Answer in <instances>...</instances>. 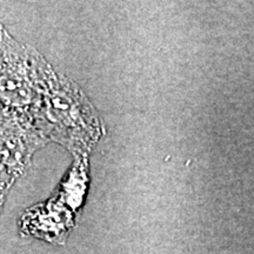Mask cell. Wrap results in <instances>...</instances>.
<instances>
[{"label": "cell", "mask_w": 254, "mask_h": 254, "mask_svg": "<svg viewBox=\"0 0 254 254\" xmlns=\"http://www.w3.org/2000/svg\"><path fill=\"white\" fill-rule=\"evenodd\" d=\"M75 212L58 196L34 206L21 217V233L53 244H64L74 226Z\"/></svg>", "instance_id": "cell-2"}, {"label": "cell", "mask_w": 254, "mask_h": 254, "mask_svg": "<svg viewBox=\"0 0 254 254\" xmlns=\"http://www.w3.org/2000/svg\"><path fill=\"white\" fill-rule=\"evenodd\" d=\"M46 84L45 106L43 110L47 132L73 151L85 148V145L90 141L85 135L92 134L86 128L90 127V123L85 118H91L86 101L66 79L59 80L51 73V77H46Z\"/></svg>", "instance_id": "cell-1"}, {"label": "cell", "mask_w": 254, "mask_h": 254, "mask_svg": "<svg viewBox=\"0 0 254 254\" xmlns=\"http://www.w3.org/2000/svg\"><path fill=\"white\" fill-rule=\"evenodd\" d=\"M0 208H1V193H0Z\"/></svg>", "instance_id": "cell-4"}, {"label": "cell", "mask_w": 254, "mask_h": 254, "mask_svg": "<svg viewBox=\"0 0 254 254\" xmlns=\"http://www.w3.org/2000/svg\"><path fill=\"white\" fill-rule=\"evenodd\" d=\"M8 51L0 56V98L8 105L24 106L32 99V82L27 73V56L13 52L15 44H7Z\"/></svg>", "instance_id": "cell-3"}]
</instances>
